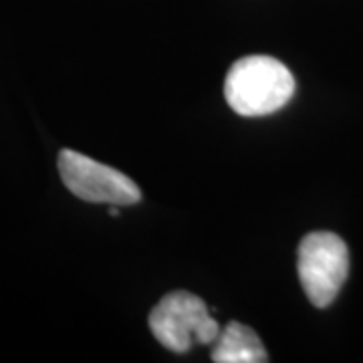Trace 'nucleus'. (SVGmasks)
I'll return each mask as SVG.
<instances>
[{
	"label": "nucleus",
	"instance_id": "obj_2",
	"mask_svg": "<svg viewBox=\"0 0 363 363\" xmlns=\"http://www.w3.org/2000/svg\"><path fill=\"white\" fill-rule=\"evenodd\" d=\"M150 329L168 351L186 353L194 345H212L220 325L208 313L206 303L188 291H174L150 313Z\"/></svg>",
	"mask_w": 363,
	"mask_h": 363
},
{
	"label": "nucleus",
	"instance_id": "obj_1",
	"mask_svg": "<svg viewBox=\"0 0 363 363\" xmlns=\"http://www.w3.org/2000/svg\"><path fill=\"white\" fill-rule=\"evenodd\" d=\"M295 95V77L281 61L252 55L236 61L224 81V97L234 113L245 117L271 116Z\"/></svg>",
	"mask_w": 363,
	"mask_h": 363
},
{
	"label": "nucleus",
	"instance_id": "obj_4",
	"mask_svg": "<svg viewBox=\"0 0 363 363\" xmlns=\"http://www.w3.org/2000/svg\"><path fill=\"white\" fill-rule=\"evenodd\" d=\"M57 166L67 190L85 202L131 206L142 200V190L131 178L75 150H61Z\"/></svg>",
	"mask_w": 363,
	"mask_h": 363
},
{
	"label": "nucleus",
	"instance_id": "obj_5",
	"mask_svg": "<svg viewBox=\"0 0 363 363\" xmlns=\"http://www.w3.org/2000/svg\"><path fill=\"white\" fill-rule=\"evenodd\" d=\"M212 362L216 363H264L269 362L260 337L247 325L230 321L220 329L212 343Z\"/></svg>",
	"mask_w": 363,
	"mask_h": 363
},
{
	"label": "nucleus",
	"instance_id": "obj_3",
	"mask_svg": "<svg viewBox=\"0 0 363 363\" xmlns=\"http://www.w3.org/2000/svg\"><path fill=\"white\" fill-rule=\"evenodd\" d=\"M301 286L315 307L325 309L335 298L350 274V250L333 233L307 234L297 252Z\"/></svg>",
	"mask_w": 363,
	"mask_h": 363
},
{
	"label": "nucleus",
	"instance_id": "obj_6",
	"mask_svg": "<svg viewBox=\"0 0 363 363\" xmlns=\"http://www.w3.org/2000/svg\"><path fill=\"white\" fill-rule=\"evenodd\" d=\"M109 214H111V216H119V210H117V208H111Z\"/></svg>",
	"mask_w": 363,
	"mask_h": 363
}]
</instances>
